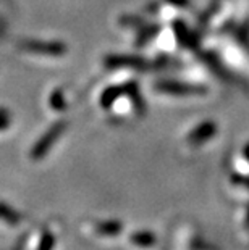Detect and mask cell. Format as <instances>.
<instances>
[{
	"instance_id": "cell-1",
	"label": "cell",
	"mask_w": 249,
	"mask_h": 250,
	"mask_svg": "<svg viewBox=\"0 0 249 250\" xmlns=\"http://www.w3.org/2000/svg\"><path fill=\"white\" fill-rule=\"evenodd\" d=\"M94 231L102 237H115L123 231V225L120 221H100L94 225Z\"/></svg>"
},
{
	"instance_id": "cell-2",
	"label": "cell",
	"mask_w": 249,
	"mask_h": 250,
	"mask_svg": "<svg viewBox=\"0 0 249 250\" xmlns=\"http://www.w3.org/2000/svg\"><path fill=\"white\" fill-rule=\"evenodd\" d=\"M130 242L141 249H149L152 246H156L157 239L151 231H137L130 236Z\"/></svg>"
},
{
	"instance_id": "cell-3",
	"label": "cell",
	"mask_w": 249,
	"mask_h": 250,
	"mask_svg": "<svg viewBox=\"0 0 249 250\" xmlns=\"http://www.w3.org/2000/svg\"><path fill=\"white\" fill-rule=\"evenodd\" d=\"M0 221L7 223L10 226H17L23 221V215L18 213L17 210H13L10 205L0 202Z\"/></svg>"
},
{
	"instance_id": "cell-4",
	"label": "cell",
	"mask_w": 249,
	"mask_h": 250,
	"mask_svg": "<svg viewBox=\"0 0 249 250\" xmlns=\"http://www.w3.org/2000/svg\"><path fill=\"white\" fill-rule=\"evenodd\" d=\"M55 247V236L49 231H45L44 234L41 236V241H39V247L38 250H52Z\"/></svg>"
}]
</instances>
